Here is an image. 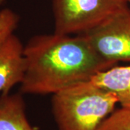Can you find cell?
<instances>
[{
  "label": "cell",
  "mask_w": 130,
  "mask_h": 130,
  "mask_svg": "<svg viewBox=\"0 0 130 130\" xmlns=\"http://www.w3.org/2000/svg\"><path fill=\"white\" fill-rule=\"evenodd\" d=\"M128 6L124 0H52L54 32L83 35Z\"/></svg>",
  "instance_id": "3957f363"
},
{
  "label": "cell",
  "mask_w": 130,
  "mask_h": 130,
  "mask_svg": "<svg viewBox=\"0 0 130 130\" xmlns=\"http://www.w3.org/2000/svg\"><path fill=\"white\" fill-rule=\"evenodd\" d=\"M23 95H0V130H36L28 121Z\"/></svg>",
  "instance_id": "8992f818"
},
{
  "label": "cell",
  "mask_w": 130,
  "mask_h": 130,
  "mask_svg": "<svg viewBox=\"0 0 130 130\" xmlns=\"http://www.w3.org/2000/svg\"><path fill=\"white\" fill-rule=\"evenodd\" d=\"M91 81L113 93L121 107L130 109V64L114 66L98 74Z\"/></svg>",
  "instance_id": "52a82bcc"
},
{
  "label": "cell",
  "mask_w": 130,
  "mask_h": 130,
  "mask_svg": "<svg viewBox=\"0 0 130 130\" xmlns=\"http://www.w3.org/2000/svg\"><path fill=\"white\" fill-rule=\"evenodd\" d=\"M5 1V0H0V5H1V4H2Z\"/></svg>",
  "instance_id": "30bf717a"
},
{
  "label": "cell",
  "mask_w": 130,
  "mask_h": 130,
  "mask_svg": "<svg viewBox=\"0 0 130 130\" xmlns=\"http://www.w3.org/2000/svg\"><path fill=\"white\" fill-rule=\"evenodd\" d=\"M20 18L13 10L5 8L0 10V43L11 35L18 26Z\"/></svg>",
  "instance_id": "9c48e42d"
},
{
  "label": "cell",
  "mask_w": 130,
  "mask_h": 130,
  "mask_svg": "<svg viewBox=\"0 0 130 130\" xmlns=\"http://www.w3.org/2000/svg\"><path fill=\"white\" fill-rule=\"evenodd\" d=\"M98 53L107 60L130 62V7L116 12L83 34Z\"/></svg>",
  "instance_id": "277c9868"
},
{
  "label": "cell",
  "mask_w": 130,
  "mask_h": 130,
  "mask_svg": "<svg viewBox=\"0 0 130 130\" xmlns=\"http://www.w3.org/2000/svg\"><path fill=\"white\" fill-rule=\"evenodd\" d=\"M24 56L23 94L54 95L118 65L101 56L83 35L35 36L24 46Z\"/></svg>",
  "instance_id": "6da1fadb"
},
{
  "label": "cell",
  "mask_w": 130,
  "mask_h": 130,
  "mask_svg": "<svg viewBox=\"0 0 130 130\" xmlns=\"http://www.w3.org/2000/svg\"><path fill=\"white\" fill-rule=\"evenodd\" d=\"M25 72L24 46L12 34L0 43V93H10L15 85L22 83Z\"/></svg>",
  "instance_id": "5b68a950"
},
{
  "label": "cell",
  "mask_w": 130,
  "mask_h": 130,
  "mask_svg": "<svg viewBox=\"0 0 130 130\" xmlns=\"http://www.w3.org/2000/svg\"><path fill=\"white\" fill-rule=\"evenodd\" d=\"M124 1H125L126 3H128V4H129V3H130V0H124Z\"/></svg>",
  "instance_id": "8fae6325"
},
{
  "label": "cell",
  "mask_w": 130,
  "mask_h": 130,
  "mask_svg": "<svg viewBox=\"0 0 130 130\" xmlns=\"http://www.w3.org/2000/svg\"><path fill=\"white\" fill-rule=\"evenodd\" d=\"M116 96L92 81L52 95L51 108L59 130H98L116 110Z\"/></svg>",
  "instance_id": "7a4b0ae2"
},
{
  "label": "cell",
  "mask_w": 130,
  "mask_h": 130,
  "mask_svg": "<svg viewBox=\"0 0 130 130\" xmlns=\"http://www.w3.org/2000/svg\"><path fill=\"white\" fill-rule=\"evenodd\" d=\"M98 130H130V109L122 107L116 108Z\"/></svg>",
  "instance_id": "ba28073f"
}]
</instances>
